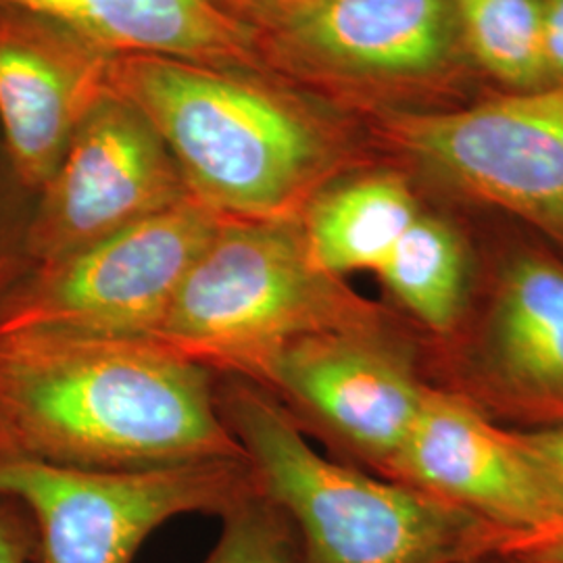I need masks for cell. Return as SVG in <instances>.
Listing matches in <instances>:
<instances>
[{"instance_id": "cell-15", "label": "cell", "mask_w": 563, "mask_h": 563, "mask_svg": "<svg viewBox=\"0 0 563 563\" xmlns=\"http://www.w3.org/2000/svg\"><path fill=\"white\" fill-rule=\"evenodd\" d=\"M374 276L393 313L423 342L443 341L476 288L478 234L460 209L426 201Z\"/></svg>"}, {"instance_id": "cell-21", "label": "cell", "mask_w": 563, "mask_h": 563, "mask_svg": "<svg viewBox=\"0 0 563 563\" xmlns=\"http://www.w3.org/2000/svg\"><path fill=\"white\" fill-rule=\"evenodd\" d=\"M543 67L547 86H563V0H543Z\"/></svg>"}, {"instance_id": "cell-18", "label": "cell", "mask_w": 563, "mask_h": 563, "mask_svg": "<svg viewBox=\"0 0 563 563\" xmlns=\"http://www.w3.org/2000/svg\"><path fill=\"white\" fill-rule=\"evenodd\" d=\"M222 518V534L202 563H299L292 526L262 493Z\"/></svg>"}, {"instance_id": "cell-3", "label": "cell", "mask_w": 563, "mask_h": 563, "mask_svg": "<svg viewBox=\"0 0 563 563\" xmlns=\"http://www.w3.org/2000/svg\"><path fill=\"white\" fill-rule=\"evenodd\" d=\"M216 397L262 497L292 526L299 563H476L520 543L457 505L323 457L257 384L232 378Z\"/></svg>"}, {"instance_id": "cell-10", "label": "cell", "mask_w": 563, "mask_h": 563, "mask_svg": "<svg viewBox=\"0 0 563 563\" xmlns=\"http://www.w3.org/2000/svg\"><path fill=\"white\" fill-rule=\"evenodd\" d=\"M222 222L186 199L76 253L32 263L0 301V334L148 341Z\"/></svg>"}, {"instance_id": "cell-22", "label": "cell", "mask_w": 563, "mask_h": 563, "mask_svg": "<svg viewBox=\"0 0 563 563\" xmlns=\"http://www.w3.org/2000/svg\"><path fill=\"white\" fill-rule=\"evenodd\" d=\"M511 551L537 562L563 563V532H551L544 537L523 541Z\"/></svg>"}, {"instance_id": "cell-24", "label": "cell", "mask_w": 563, "mask_h": 563, "mask_svg": "<svg viewBox=\"0 0 563 563\" xmlns=\"http://www.w3.org/2000/svg\"><path fill=\"white\" fill-rule=\"evenodd\" d=\"M476 563H543L537 562V560H530V558H526V555H520V553H514V551H509V553H504V555H495V558H488V560H483V562Z\"/></svg>"}, {"instance_id": "cell-1", "label": "cell", "mask_w": 563, "mask_h": 563, "mask_svg": "<svg viewBox=\"0 0 563 563\" xmlns=\"http://www.w3.org/2000/svg\"><path fill=\"white\" fill-rule=\"evenodd\" d=\"M111 88L222 220H299L330 181L380 162L362 120L262 69L121 55Z\"/></svg>"}, {"instance_id": "cell-9", "label": "cell", "mask_w": 563, "mask_h": 563, "mask_svg": "<svg viewBox=\"0 0 563 563\" xmlns=\"http://www.w3.org/2000/svg\"><path fill=\"white\" fill-rule=\"evenodd\" d=\"M267 390L302 432L388 478L432 390L423 342L397 313L288 342L263 365Z\"/></svg>"}, {"instance_id": "cell-5", "label": "cell", "mask_w": 563, "mask_h": 563, "mask_svg": "<svg viewBox=\"0 0 563 563\" xmlns=\"http://www.w3.org/2000/svg\"><path fill=\"white\" fill-rule=\"evenodd\" d=\"M367 301L309 257L301 218L223 220L148 341L211 372L255 383L282 346L378 320Z\"/></svg>"}, {"instance_id": "cell-12", "label": "cell", "mask_w": 563, "mask_h": 563, "mask_svg": "<svg viewBox=\"0 0 563 563\" xmlns=\"http://www.w3.org/2000/svg\"><path fill=\"white\" fill-rule=\"evenodd\" d=\"M115 55L57 21L0 9V128L21 184L38 192L97 104Z\"/></svg>"}, {"instance_id": "cell-4", "label": "cell", "mask_w": 563, "mask_h": 563, "mask_svg": "<svg viewBox=\"0 0 563 563\" xmlns=\"http://www.w3.org/2000/svg\"><path fill=\"white\" fill-rule=\"evenodd\" d=\"M246 30L269 74L357 120L490 92L453 0H286Z\"/></svg>"}, {"instance_id": "cell-7", "label": "cell", "mask_w": 563, "mask_h": 563, "mask_svg": "<svg viewBox=\"0 0 563 563\" xmlns=\"http://www.w3.org/2000/svg\"><path fill=\"white\" fill-rule=\"evenodd\" d=\"M423 362L432 386L499 426H563V255L518 223L478 234L470 307Z\"/></svg>"}, {"instance_id": "cell-16", "label": "cell", "mask_w": 563, "mask_h": 563, "mask_svg": "<svg viewBox=\"0 0 563 563\" xmlns=\"http://www.w3.org/2000/svg\"><path fill=\"white\" fill-rule=\"evenodd\" d=\"M426 205L413 180L378 162L330 181L301 216L313 263L330 276L376 274Z\"/></svg>"}, {"instance_id": "cell-14", "label": "cell", "mask_w": 563, "mask_h": 563, "mask_svg": "<svg viewBox=\"0 0 563 563\" xmlns=\"http://www.w3.org/2000/svg\"><path fill=\"white\" fill-rule=\"evenodd\" d=\"M0 9L57 21L115 57L155 55L267 71L251 32L211 0H0Z\"/></svg>"}, {"instance_id": "cell-8", "label": "cell", "mask_w": 563, "mask_h": 563, "mask_svg": "<svg viewBox=\"0 0 563 563\" xmlns=\"http://www.w3.org/2000/svg\"><path fill=\"white\" fill-rule=\"evenodd\" d=\"M255 495L249 460L84 470L0 453V497L32 518L36 563H132L172 518L223 516Z\"/></svg>"}, {"instance_id": "cell-6", "label": "cell", "mask_w": 563, "mask_h": 563, "mask_svg": "<svg viewBox=\"0 0 563 563\" xmlns=\"http://www.w3.org/2000/svg\"><path fill=\"white\" fill-rule=\"evenodd\" d=\"M363 123L426 201L504 216L563 255V86Z\"/></svg>"}, {"instance_id": "cell-19", "label": "cell", "mask_w": 563, "mask_h": 563, "mask_svg": "<svg viewBox=\"0 0 563 563\" xmlns=\"http://www.w3.org/2000/svg\"><path fill=\"white\" fill-rule=\"evenodd\" d=\"M509 430L543 488L549 507L558 520L555 532H563V426Z\"/></svg>"}, {"instance_id": "cell-2", "label": "cell", "mask_w": 563, "mask_h": 563, "mask_svg": "<svg viewBox=\"0 0 563 563\" xmlns=\"http://www.w3.org/2000/svg\"><path fill=\"white\" fill-rule=\"evenodd\" d=\"M211 376L141 339L0 334V453L84 470L249 460Z\"/></svg>"}, {"instance_id": "cell-23", "label": "cell", "mask_w": 563, "mask_h": 563, "mask_svg": "<svg viewBox=\"0 0 563 563\" xmlns=\"http://www.w3.org/2000/svg\"><path fill=\"white\" fill-rule=\"evenodd\" d=\"M218 9H222L225 15L239 21L241 25H249L263 15L265 11L278 7L286 0H211Z\"/></svg>"}, {"instance_id": "cell-17", "label": "cell", "mask_w": 563, "mask_h": 563, "mask_svg": "<svg viewBox=\"0 0 563 563\" xmlns=\"http://www.w3.org/2000/svg\"><path fill=\"white\" fill-rule=\"evenodd\" d=\"M463 38L495 90L544 88L543 0H453Z\"/></svg>"}, {"instance_id": "cell-13", "label": "cell", "mask_w": 563, "mask_h": 563, "mask_svg": "<svg viewBox=\"0 0 563 563\" xmlns=\"http://www.w3.org/2000/svg\"><path fill=\"white\" fill-rule=\"evenodd\" d=\"M386 481L467 509L509 530L520 543L558 530L511 430L437 386L428 393Z\"/></svg>"}, {"instance_id": "cell-11", "label": "cell", "mask_w": 563, "mask_h": 563, "mask_svg": "<svg viewBox=\"0 0 563 563\" xmlns=\"http://www.w3.org/2000/svg\"><path fill=\"white\" fill-rule=\"evenodd\" d=\"M186 199V181L153 123L111 92L81 121L38 190L23 246L30 262H53Z\"/></svg>"}, {"instance_id": "cell-20", "label": "cell", "mask_w": 563, "mask_h": 563, "mask_svg": "<svg viewBox=\"0 0 563 563\" xmlns=\"http://www.w3.org/2000/svg\"><path fill=\"white\" fill-rule=\"evenodd\" d=\"M0 563H36V530L27 511L0 497Z\"/></svg>"}]
</instances>
